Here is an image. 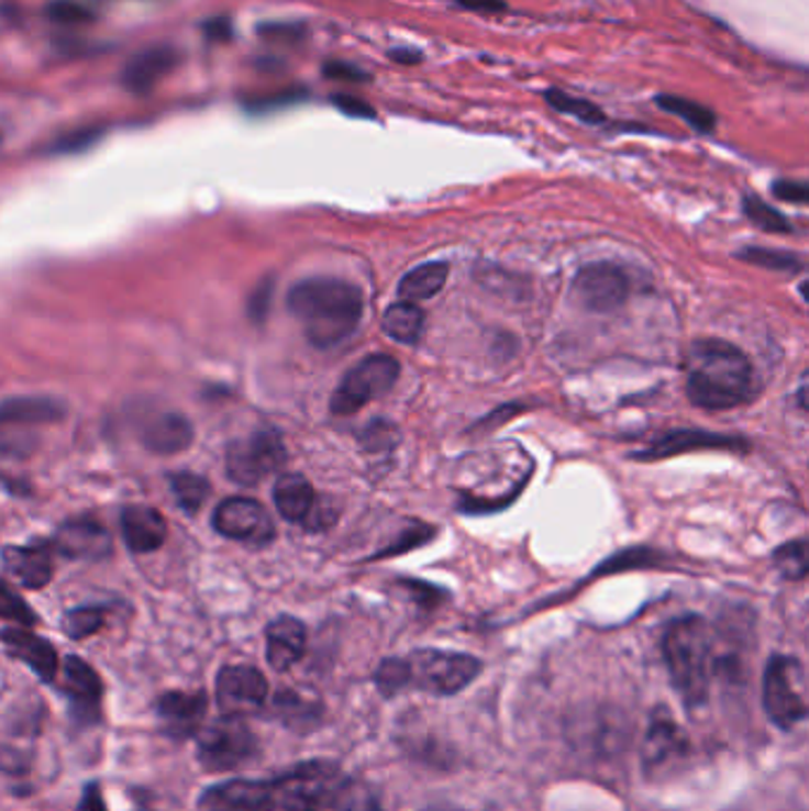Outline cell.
<instances>
[{"label": "cell", "instance_id": "32", "mask_svg": "<svg viewBox=\"0 0 809 811\" xmlns=\"http://www.w3.org/2000/svg\"><path fill=\"white\" fill-rule=\"evenodd\" d=\"M171 489L178 499V506H181L186 513H198V510L204 506L207 496H209V482L200 475L192 473H178L171 477Z\"/></svg>", "mask_w": 809, "mask_h": 811}, {"label": "cell", "instance_id": "41", "mask_svg": "<svg viewBox=\"0 0 809 811\" xmlns=\"http://www.w3.org/2000/svg\"><path fill=\"white\" fill-rule=\"evenodd\" d=\"M323 77L335 79V81H350V84L368 81V74L362 67H356L352 63H344V59H331V63H325L323 65Z\"/></svg>", "mask_w": 809, "mask_h": 811}, {"label": "cell", "instance_id": "42", "mask_svg": "<svg viewBox=\"0 0 809 811\" xmlns=\"http://www.w3.org/2000/svg\"><path fill=\"white\" fill-rule=\"evenodd\" d=\"M331 102L335 104V108L347 114V116H354V119H376V110H373V104H368L364 98H356L352 93H335L331 98Z\"/></svg>", "mask_w": 809, "mask_h": 811}, {"label": "cell", "instance_id": "37", "mask_svg": "<svg viewBox=\"0 0 809 811\" xmlns=\"http://www.w3.org/2000/svg\"><path fill=\"white\" fill-rule=\"evenodd\" d=\"M104 624V612L100 608H77L69 610L63 620V629L69 638H88L93 636Z\"/></svg>", "mask_w": 809, "mask_h": 811}, {"label": "cell", "instance_id": "31", "mask_svg": "<svg viewBox=\"0 0 809 811\" xmlns=\"http://www.w3.org/2000/svg\"><path fill=\"white\" fill-rule=\"evenodd\" d=\"M331 807L335 811H383L373 790L364 784H358V780H350V778L342 780V786L337 788Z\"/></svg>", "mask_w": 809, "mask_h": 811}, {"label": "cell", "instance_id": "30", "mask_svg": "<svg viewBox=\"0 0 809 811\" xmlns=\"http://www.w3.org/2000/svg\"><path fill=\"white\" fill-rule=\"evenodd\" d=\"M544 100L556 112L567 114V116H575L577 122H581V124H589V126H601V124H606V112L601 108H598V104H594L591 100L575 98V96L565 93V90H558V88H548L546 93H544Z\"/></svg>", "mask_w": 809, "mask_h": 811}, {"label": "cell", "instance_id": "21", "mask_svg": "<svg viewBox=\"0 0 809 811\" xmlns=\"http://www.w3.org/2000/svg\"><path fill=\"white\" fill-rule=\"evenodd\" d=\"M307 651V626L282 614L266 626V659L276 671H288Z\"/></svg>", "mask_w": 809, "mask_h": 811}, {"label": "cell", "instance_id": "47", "mask_svg": "<svg viewBox=\"0 0 809 811\" xmlns=\"http://www.w3.org/2000/svg\"><path fill=\"white\" fill-rule=\"evenodd\" d=\"M262 34L276 38L278 34H282L280 38H299V34H302V26L299 24H268V26H262Z\"/></svg>", "mask_w": 809, "mask_h": 811}, {"label": "cell", "instance_id": "18", "mask_svg": "<svg viewBox=\"0 0 809 811\" xmlns=\"http://www.w3.org/2000/svg\"><path fill=\"white\" fill-rule=\"evenodd\" d=\"M53 546L71 560H102L112 553V538L98 522L71 520L57 530Z\"/></svg>", "mask_w": 809, "mask_h": 811}, {"label": "cell", "instance_id": "28", "mask_svg": "<svg viewBox=\"0 0 809 811\" xmlns=\"http://www.w3.org/2000/svg\"><path fill=\"white\" fill-rule=\"evenodd\" d=\"M425 313L413 302H397L389 307L383 315V330L387 337H392L401 344H415L423 335Z\"/></svg>", "mask_w": 809, "mask_h": 811}, {"label": "cell", "instance_id": "35", "mask_svg": "<svg viewBox=\"0 0 809 811\" xmlns=\"http://www.w3.org/2000/svg\"><path fill=\"white\" fill-rule=\"evenodd\" d=\"M376 686L383 696L392 698L401 690L409 688V665L407 657H389L383 659V665L376 671Z\"/></svg>", "mask_w": 809, "mask_h": 811}, {"label": "cell", "instance_id": "3", "mask_svg": "<svg viewBox=\"0 0 809 811\" xmlns=\"http://www.w3.org/2000/svg\"><path fill=\"white\" fill-rule=\"evenodd\" d=\"M665 663L686 708H700L710 698L714 676V638L710 624L698 614L674 620L663 638Z\"/></svg>", "mask_w": 809, "mask_h": 811}, {"label": "cell", "instance_id": "33", "mask_svg": "<svg viewBox=\"0 0 809 811\" xmlns=\"http://www.w3.org/2000/svg\"><path fill=\"white\" fill-rule=\"evenodd\" d=\"M774 567L782 573L786 579H802L807 577L809 569V551H807V541L798 538L790 541V544H784L782 548H776L774 553Z\"/></svg>", "mask_w": 809, "mask_h": 811}, {"label": "cell", "instance_id": "49", "mask_svg": "<svg viewBox=\"0 0 809 811\" xmlns=\"http://www.w3.org/2000/svg\"><path fill=\"white\" fill-rule=\"evenodd\" d=\"M389 57L401 65H418L423 59L421 51H413V48H392L389 51Z\"/></svg>", "mask_w": 809, "mask_h": 811}, {"label": "cell", "instance_id": "6", "mask_svg": "<svg viewBox=\"0 0 809 811\" xmlns=\"http://www.w3.org/2000/svg\"><path fill=\"white\" fill-rule=\"evenodd\" d=\"M257 755V738L243 716H226L202 724L198 731V762L212 774H226Z\"/></svg>", "mask_w": 809, "mask_h": 811}, {"label": "cell", "instance_id": "19", "mask_svg": "<svg viewBox=\"0 0 809 811\" xmlns=\"http://www.w3.org/2000/svg\"><path fill=\"white\" fill-rule=\"evenodd\" d=\"M0 638H3L8 653L32 669L41 681L46 684L55 681L59 659L46 638L32 634V631H26L24 626H10L0 634Z\"/></svg>", "mask_w": 809, "mask_h": 811}, {"label": "cell", "instance_id": "2", "mask_svg": "<svg viewBox=\"0 0 809 811\" xmlns=\"http://www.w3.org/2000/svg\"><path fill=\"white\" fill-rule=\"evenodd\" d=\"M288 309L313 347L331 349L362 323L364 297L347 280L317 276L292 285Z\"/></svg>", "mask_w": 809, "mask_h": 811}, {"label": "cell", "instance_id": "29", "mask_svg": "<svg viewBox=\"0 0 809 811\" xmlns=\"http://www.w3.org/2000/svg\"><path fill=\"white\" fill-rule=\"evenodd\" d=\"M655 104L663 112L679 116L684 124H688L698 133L708 135V133H714V129H717V114L710 108H706V104H700L696 100L663 93V96H655Z\"/></svg>", "mask_w": 809, "mask_h": 811}, {"label": "cell", "instance_id": "15", "mask_svg": "<svg viewBox=\"0 0 809 811\" xmlns=\"http://www.w3.org/2000/svg\"><path fill=\"white\" fill-rule=\"evenodd\" d=\"M207 708L209 700L204 693H184V690H171V693L159 696L155 702L162 731L176 741L198 735L204 724Z\"/></svg>", "mask_w": 809, "mask_h": 811}, {"label": "cell", "instance_id": "7", "mask_svg": "<svg viewBox=\"0 0 809 811\" xmlns=\"http://www.w3.org/2000/svg\"><path fill=\"white\" fill-rule=\"evenodd\" d=\"M407 665L409 688H421L432 696H456L483 671L477 657L446 651H415L407 657Z\"/></svg>", "mask_w": 809, "mask_h": 811}, {"label": "cell", "instance_id": "10", "mask_svg": "<svg viewBox=\"0 0 809 811\" xmlns=\"http://www.w3.org/2000/svg\"><path fill=\"white\" fill-rule=\"evenodd\" d=\"M268 698L266 676L250 665H229L217 676V704L226 716L257 712Z\"/></svg>", "mask_w": 809, "mask_h": 811}, {"label": "cell", "instance_id": "12", "mask_svg": "<svg viewBox=\"0 0 809 811\" xmlns=\"http://www.w3.org/2000/svg\"><path fill=\"white\" fill-rule=\"evenodd\" d=\"M573 292L584 309L608 313L624 304L629 295V280L620 266L598 262L579 268L573 282Z\"/></svg>", "mask_w": 809, "mask_h": 811}, {"label": "cell", "instance_id": "44", "mask_svg": "<svg viewBox=\"0 0 809 811\" xmlns=\"http://www.w3.org/2000/svg\"><path fill=\"white\" fill-rule=\"evenodd\" d=\"M304 93H295V90H286V93H280L276 98H262V100H254V102H247V110H254V112H268L274 108H280V104H290V102H297L302 100Z\"/></svg>", "mask_w": 809, "mask_h": 811}, {"label": "cell", "instance_id": "11", "mask_svg": "<svg viewBox=\"0 0 809 811\" xmlns=\"http://www.w3.org/2000/svg\"><path fill=\"white\" fill-rule=\"evenodd\" d=\"M214 530L233 541H247V544H268L274 538L276 527L268 518L266 508L245 496L221 501L214 510Z\"/></svg>", "mask_w": 809, "mask_h": 811}, {"label": "cell", "instance_id": "23", "mask_svg": "<svg viewBox=\"0 0 809 811\" xmlns=\"http://www.w3.org/2000/svg\"><path fill=\"white\" fill-rule=\"evenodd\" d=\"M122 534L133 553H153L167 538V522L149 506H129L122 513Z\"/></svg>", "mask_w": 809, "mask_h": 811}, {"label": "cell", "instance_id": "50", "mask_svg": "<svg viewBox=\"0 0 809 811\" xmlns=\"http://www.w3.org/2000/svg\"><path fill=\"white\" fill-rule=\"evenodd\" d=\"M425 811H461V809H446V807H432V809H425Z\"/></svg>", "mask_w": 809, "mask_h": 811}, {"label": "cell", "instance_id": "36", "mask_svg": "<svg viewBox=\"0 0 809 811\" xmlns=\"http://www.w3.org/2000/svg\"><path fill=\"white\" fill-rule=\"evenodd\" d=\"M739 259L762 266V268H772V270H800L802 268V262L796 257V254L767 249V247H745L739 252Z\"/></svg>", "mask_w": 809, "mask_h": 811}, {"label": "cell", "instance_id": "13", "mask_svg": "<svg viewBox=\"0 0 809 811\" xmlns=\"http://www.w3.org/2000/svg\"><path fill=\"white\" fill-rule=\"evenodd\" d=\"M202 811H274V780L231 778L200 795Z\"/></svg>", "mask_w": 809, "mask_h": 811}, {"label": "cell", "instance_id": "17", "mask_svg": "<svg viewBox=\"0 0 809 811\" xmlns=\"http://www.w3.org/2000/svg\"><path fill=\"white\" fill-rule=\"evenodd\" d=\"M706 448L745 451L747 442L739 437H729V434H714V432H702V430H677L653 442L646 451H641V454H634V458L663 460L669 456L686 454V451H706Z\"/></svg>", "mask_w": 809, "mask_h": 811}, {"label": "cell", "instance_id": "38", "mask_svg": "<svg viewBox=\"0 0 809 811\" xmlns=\"http://www.w3.org/2000/svg\"><path fill=\"white\" fill-rule=\"evenodd\" d=\"M0 620H8V622L20 624V626H34L36 624L34 610L29 608L24 600L18 593H14L3 579H0Z\"/></svg>", "mask_w": 809, "mask_h": 811}, {"label": "cell", "instance_id": "46", "mask_svg": "<svg viewBox=\"0 0 809 811\" xmlns=\"http://www.w3.org/2000/svg\"><path fill=\"white\" fill-rule=\"evenodd\" d=\"M461 8L473 10V12H501L506 10L503 0H456Z\"/></svg>", "mask_w": 809, "mask_h": 811}, {"label": "cell", "instance_id": "25", "mask_svg": "<svg viewBox=\"0 0 809 811\" xmlns=\"http://www.w3.org/2000/svg\"><path fill=\"white\" fill-rule=\"evenodd\" d=\"M274 503L282 520L307 522L313 506H317V493H313L307 477L297 473L280 475L274 487Z\"/></svg>", "mask_w": 809, "mask_h": 811}, {"label": "cell", "instance_id": "9", "mask_svg": "<svg viewBox=\"0 0 809 811\" xmlns=\"http://www.w3.org/2000/svg\"><path fill=\"white\" fill-rule=\"evenodd\" d=\"M288 454L276 432H254L247 440H237L229 446L226 470L233 482L243 487L259 485L264 477L276 473Z\"/></svg>", "mask_w": 809, "mask_h": 811}, {"label": "cell", "instance_id": "22", "mask_svg": "<svg viewBox=\"0 0 809 811\" xmlns=\"http://www.w3.org/2000/svg\"><path fill=\"white\" fill-rule=\"evenodd\" d=\"M686 753V735L677 726L665 710H657L651 719V729L646 733V743H643V762H646L649 771H657L669 762L684 757Z\"/></svg>", "mask_w": 809, "mask_h": 811}, {"label": "cell", "instance_id": "14", "mask_svg": "<svg viewBox=\"0 0 809 811\" xmlns=\"http://www.w3.org/2000/svg\"><path fill=\"white\" fill-rule=\"evenodd\" d=\"M63 693L69 698V710L79 726L100 721L102 681L96 669L81 657L69 655L63 663Z\"/></svg>", "mask_w": 809, "mask_h": 811}, {"label": "cell", "instance_id": "40", "mask_svg": "<svg viewBox=\"0 0 809 811\" xmlns=\"http://www.w3.org/2000/svg\"><path fill=\"white\" fill-rule=\"evenodd\" d=\"M46 14L59 24H86L96 20L93 10H88L86 5L77 3V0H53L46 8Z\"/></svg>", "mask_w": 809, "mask_h": 811}, {"label": "cell", "instance_id": "26", "mask_svg": "<svg viewBox=\"0 0 809 811\" xmlns=\"http://www.w3.org/2000/svg\"><path fill=\"white\" fill-rule=\"evenodd\" d=\"M65 415L63 403L48 397H14L0 403V423L5 425H41L55 423Z\"/></svg>", "mask_w": 809, "mask_h": 811}, {"label": "cell", "instance_id": "1", "mask_svg": "<svg viewBox=\"0 0 809 811\" xmlns=\"http://www.w3.org/2000/svg\"><path fill=\"white\" fill-rule=\"evenodd\" d=\"M686 395L698 409H739L755 397L751 360L729 342L698 340L686 356Z\"/></svg>", "mask_w": 809, "mask_h": 811}, {"label": "cell", "instance_id": "43", "mask_svg": "<svg viewBox=\"0 0 809 811\" xmlns=\"http://www.w3.org/2000/svg\"><path fill=\"white\" fill-rule=\"evenodd\" d=\"M772 192L778 200L796 202V204H805L809 198V190L805 184H800V180H776V184L772 186Z\"/></svg>", "mask_w": 809, "mask_h": 811}, {"label": "cell", "instance_id": "39", "mask_svg": "<svg viewBox=\"0 0 809 811\" xmlns=\"http://www.w3.org/2000/svg\"><path fill=\"white\" fill-rule=\"evenodd\" d=\"M362 444L368 451H389L399 444V430L387 420H373L362 432Z\"/></svg>", "mask_w": 809, "mask_h": 811}, {"label": "cell", "instance_id": "8", "mask_svg": "<svg viewBox=\"0 0 809 811\" xmlns=\"http://www.w3.org/2000/svg\"><path fill=\"white\" fill-rule=\"evenodd\" d=\"M397 380H399V360L395 356L387 354L366 356L364 360H358L337 385L331 399V411L335 415H352L356 411H362L368 401L392 392Z\"/></svg>", "mask_w": 809, "mask_h": 811}, {"label": "cell", "instance_id": "20", "mask_svg": "<svg viewBox=\"0 0 809 811\" xmlns=\"http://www.w3.org/2000/svg\"><path fill=\"white\" fill-rule=\"evenodd\" d=\"M178 65V51L171 45H155L129 59L122 71V84L131 93H149L162 79H167Z\"/></svg>", "mask_w": 809, "mask_h": 811}, {"label": "cell", "instance_id": "34", "mask_svg": "<svg viewBox=\"0 0 809 811\" xmlns=\"http://www.w3.org/2000/svg\"><path fill=\"white\" fill-rule=\"evenodd\" d=\"M743 212L762 231L793 233V223L782 212H776V209H772L767 202L760 200L757 195H747V198L743 200Z\"/></svg>", "mask_w": 809, "mask_h": 811}, {"label": "cell", "instance_id": "4", "mask_svg": "<svg viewBox=\"0 0 809 811\" xmlns=\"http://www.w3.org/2000/svg\"><path fill=\"white\" fill-rule=\"evenodd\" d=\"M344 776L331 762H304L274 780V811H321L331 807Z\"/></svg>", "mask_w": 809, "mask_h": 811}, {"label": "cell", "instance_id": "16", "mask_svg": "<svg viewBox=\"0 0 809 811\" xmlns=\"http://www.w3.org/2000/svg\"><path fill=\"white\" fill-rule=\"evenodd\" d=\"M138 437L147 451L157 456L181 454L192 444L190 420L178 411H155L141 420Z\"/></svg>", "mask_w": 809, "mask_h": 811}, {"label": "cell", "instance_id": "5", "mask_svg": "<svg viewBox=\"0 0 809 811\" xmlns=\"http://www.w3.org/2000/svg\"><path fill=\"white\" fill-rule=\"evenodd\" d=\"M764 712L778 729L790 731L807 716L805 669L796 657L774 655L764 669L762 684Z\"/></svg>", "mask_w": 809, "mask_h": 811}, {"label": "cell", "instance_id": "24", "mask_svg": "<svg viewBox=\"0 0 809 811\" xmlns=\"http://www.w3.org/2000/svg\"><path fill=\"white\" fill-rule=\"evenodd\" d=\"M3 563L8 575L24 589H43L53 577V558L43 546H8Z\"/></svg>", "mask_w": 809, "mask_h": 811}, {"label": "cell", "instance_id": "48", "mask_svg": "<svg viewBox=\"0 0 809 811\" xmlns=\"http://www.w3.org/2000/svg\"><path fill=\"white\" fill-rule=\"evenodd\" d=\"M204 29H207V36H209V38H214V41H229V38H231V34H233L231 22H229V20H223V18L212 20V22H209Z\"/></svg>", "mask_w": 809, "mask_h": 811}, {"label": "cell", "instance_id": "45", "mask_svg": "<svg viewBox=\"0 0 809 811\" xmlns=\"http://www.w3.org/2000/svg\"><path fill=\"white\" fill-rule=\"evenodd\" d=\"M77 811H108L100 784H88L84 788V795H81V802H79Z\"/></svg>", "mask_w": 809, "mask_h": 811}, {"label": "cell", "instance_id": "27", "mask_svg": "<svg viewBox=\"0 0 809 811\" xmlns=\"http://www.w3.org/2000/svg\"><path fill=\"white\" fill-rule=\"evenodd\" d=\"M448 278V266L444 262H430L423 266L411 268L407 276L399 280L401 302H421L437 295Z\"/></svg>", "mask_w": 809, "mask_h": 811}]
</instances>
